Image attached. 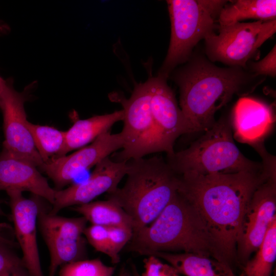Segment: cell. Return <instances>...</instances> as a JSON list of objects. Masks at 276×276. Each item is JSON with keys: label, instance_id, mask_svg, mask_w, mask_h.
Here are the masks:
<instances>
[{"label": "cell", "instance_id": "12", "mask_svg": "<svg viewBox=\"0 0 276 276\" xmlns=\"http://www.w3.org/2000/svg\"><path fill=\"white\" fill-rule=\"evenodd\" d=\"M149 78L156 151L165 152L170 156L175 152L174 144L176 139L189 133L188 124L167 79L159 76Z\"/></svg>", "mask_w": 276, "mask_h": 276}, {"label": "cell", "instance_id": "2", "mask_svg": "<svg viewBox=\"0 0 276 276\" xmlns=\"http://www.w3.org/2000/svg\"><path fill=\"white\" fill-rule=\"evenodd\" d=\"M172 78L179 88L180 109L189 133L205 131L216 122L215 114L235 95L245 97L265 79L239 66L220 67L194 53Z\"/></svg>", "mask_w": 276, "mask_h": 276}, {"label": "cell", "instance_id": "32", "mask_svg": "<svg viewBox=\"0 0 276 276\" xmlns=\"http://www.w3.org/2000/svg\"><path fill=\"white\" fill-rule=\"evenodd\" d=\"M131 269L132 276H142L141 274L139 273L134 265H132Z\"/></svg>", "mask_w": 276, "mask_h": 276}, {"label": "cell", "instance_id": "11", "mask_svg": "<svg viewBox=\"0 0 276 276\" xmlns=\"http://www.w3.org/2000/svg\"><path fill=\"white\" fill-rule=\"evenodd\" d=\"M123 145L121 132L111 133L108 131L72 154L50 160L44 164L41 171L53 181L55 190H60L70 183L79 174L122 149Z\"/></svg>", "mask_w": 276, "mask_h": 276}, {"label": "cell", "instance_id": "16", "mask_svg": "<svg viewBox=\"0 0 276 276\" xmlns=\"http://www.w3.org/2000/svg\"><path fill=\"white\" fill-rule=\"evenodd\" d=\"M0 191L30 192L52 205L56 192L36 165L3 149L0 153Z\"/></svg>", "mask_w": 276, "mask_h": 276}, {"label": "cell", "instance_id": "13", "mask_svg": "<svg viewBox=\"0 0 276 276\" xmlns=\"http://www.w3.org/2000/svg\"><path fill=\"white\" fill-rule=\"evenodd\" d=\"M24 93L17 91L10 81L0 98L3 117V149L29 160L41 170L44 164L39 156L28 127Z\"/></svg>", "mask_w": 276, "mask_h": 276}, {"label": "cell", "instance_id": "6", "mask_svg": "<svg viewBox=\"0 0 276 276\" xmlns=\"http://www.w3.org/2000/svg\"><path fill=\"white\" fill-rule=\"evenodd\" d=\"M228 1H167L171 38L158 76L167 79L175 68L186 63L199 41L215 31L219 14Z\"/></svg>", "mask_w": 276, "mask_h": 276}, {"label": "cell", "instance_id": "33", "mask_svg": "<svg viewBox=\"0 0 276 276\" xmlns=\"http://www.w3.org/2000/svg\"><path fill=\"white\" fill-rule=\"evenodd\" d=\"M118 276H129V274L124 267L121 268Z\"/></svg>", "mask_w": 276, "mask_h": 276}, {"label": "cell", "instance_id": "34", "mask_svg": "<svg viewBox=\"0 0 276 276\" xmlns=\"http://www.w3.org/2000/svg\"><path fill=\"white\" fill-rule=\"evenodd\" d=\"M4 214L3 211H2L1 207V202H0V216ZM0 241H4V242H10L9 241L5 239L4 237L0 236Z\"/></svg>", "mask_w": 276, "mask_h": 276}, {"label": "cell", "instance_id": "14", "mask_svg": "<svg viewBox=\"0 0 276 276\" xmlns=\"http://www.w3.org/2000/svg\"><path fill=\"white\" fill-rule=\"evenodd\" d=\"M127 161L117 162L107 157L95 166L88 178L84 182L56 190L55 200L49 211L56 215L62 209L92 201L105 192L116 190L127 171Z\"/></svg>", "mask_w": 276, "mask_h": 276}, {"label": "cell", "instance_id": "30", "mask_svg": "<svg viewBox=\"0 0 276 276\" xmlns=\"http://www.w3.org/2000/svg\"><path fill=\"white\" fill-rule=\"evenodd\" d=\"M0 276H29L23 266H19L8 270L0 274Z\"/></svg>", "mask_w": 276, "mask_h": 276}, {"label": "cell", "instance_id": "26", "mask_svg": "<svg viewBox=\"0 0 276 276\" xmlns=\"http://www.w3.org/2000/svg\"><path fill=\"white\" fill-rule=\"evenodd\" d=\"M84 236L88 242L98 251L108 255V229L107 227L91 224L85 228Z\"/></svg>", "mask_w": 276, "mask_h": 276}, {"label": "cell", "instance_id": "19", "mask_svg": "<svg viewBox=\"0 0 276 276\" xmlns=\"http://www.w3.org/2000/svg\"><path fill=\"white\" fill-rule=\"evenodd\" d=\"M123 119L124 111L121 109L110 113L94 116L86 119L75 120L72 126L65 131L62 156L90 144Z\"/></svg>", "mask_w": 276, "mask_h": 276}, {"label": "cell", "instance_id": "28", "mask_svg": "<svg viewBox=\"0 0 276 276\" xmlns=\"http://www.w3.org/2000/svg\"><path fill=\"white\" fill-rule=\"evenodd\" d=\"M144 262L145 270L142 276H179L173 266L163 263L157 257L149 256Z\"/></svg>", "mask_w": 276, "mask_h": 276}, {"label": "cell", "instance_id": "31", "mask_svg": "<svg viewBox=\"0 0 276 276\" xmlns=\"http://www.w3.org/2000/svg\"><path fill=\"white\" fill-rule=\"evenodd\" d=\"M7 83V81L5 80L2 77L0 76V98L1 94L2 93V91L5 88V86L6 85Z\"/></svg>", "mask_w": 276, "mask_h": 276}, {"label": "cell", "instance_id": "1", "mask_svg": "<svg viewBox=\"0 0 276 276\" xmlns=\"http://www.w3.org/2000/svg\"><path fill=\"white\" fill-rule=\"evenodd\" d=\"M233 173L179 175L177 192L197 211L213 240L216 259L232 269L243 216L256 189L275 175V165Z\"/></svg>", "mask_w": 276, "mask_h": 276}, {"label": "cell", "instance_id": "18", "mask_svg": "<svg viewBox=\"0 0 276 276\" xmlns=\"http://www.w3.org/2000/svg\"><path fill=\"white\" fill-rule=\"evenodd\" d=\"M149 256L164 259L179 274L186 276H238L228 264L210 256L164 251L155 252Z\"/></svg>", "mask_w": 276, "mask_h": 276}, {"label": "cell", "instance_id": "8", "mask_svg": "<svg viewBox=\"0 0 276 276\" xmlns=\"http://www.w3.org/2000/svg\"><path fill=\"white\" fill-rule=\"evenodd\" d=\"M204 38L205 51L212 62L246 69V64L259 48L276 32V19L240 22L216 27Z\"/></svg>", "mask_w": 276, "mask_h": 276}, {"label": "cell", "instance_id": "7", "mask_svg": "<svg viewBox=\"0 0 276 276\" xmlns=\"http://www.w3.org/2000/svg\"><path fill=\"white\" fill-rule=\"evenodd\" d=\"M110 99L120 103L124 111V126L120 132L124 145L113 154L114 161H128L156 152L155 134L150 100V80L136 84L129 98L118 93L110 94Z\"/></svg>", "mask_w": 276, "mask_h": 276}, {"label": "cell", "instance_id": "22", "mask_svg": "<svg viewBox=\"0 0 276 276\" xmlns=\"http://www.w3.org/2000/svg\"><path fill=\"white\" fill-rule=\"evenodd\" d=\"M255 257L242 268L243 276H271L276 258V217L271 222Z\"/></svg>", "mask_w": 276, "mask_h": 276}, {"label": "cell", "instance_id": "27", "mask_svg": "<svg viewBox=\"0 0 276 276\" xmlns=\"http://www.w3.org/2000/svg\"><path fill=\"white\" fill-rule=\"evenodd\" d=\"M246 70L256 76L275 77L276 75L275 44L262 60L258 62L248 61Z\"/></svg>", "mask_w": 276, "mask_h": 276}, {"label": "cell", "instance_id": "3", "mask_svg": "<svg viewBox=\"0 0 276 276\" xmlns=\"http://www.w3.org/2000/svg\"><path fill=\"white\" fill-rule=\"evenodd\" d=\"M126 249L141 255L182 250L216 259L212 237L194 207L178 192L149 225L133 233Z\"/></svg>", "mask_w": 276, "mask_h": 276}, {"label": "cell", "instance_id": "25", "mask_svg": "<svg viewBox=\"0 0 276 276\" xmlns=\"http://www.w3.org/2000/svg\"><path fill=\"white\" fill-rule=\"evenodd\" d=\"M108 256L113 264L120 261L119 253L131 240L133 235L130 226L121 225L108 227Z\"/></svg>", "mask_w": 276, "mask_h": 276}, {"label": "cell", "instance_id": "21", "mask_svg": "<svg viewBox=\"0 0 276 276\" xmlns=\"http://www.w3.org/2000/svg\"><path fill=\"white\" fill-rule=\"evenodd\" d=\"M73 210L91 224L107 227L121 225L132 227L131 218L119 205L109 199L91 201L77 205Z\"/></svg>", "mask_w": 276, "mask_h": 276}, {"label": "cell", "instance_id": "5", "mask_svg": "<svg viewBox=\"0 0 276 276\" xmlns=\"http://www.w3.org/2000/svg\"><path fill=\"white\" fill-rule=\"evenodd\" d=\"M231 119L216 121L187 149L167 156V162L178 175L233 173L261 169L263 163L246 157L234 142Z\"/></svg>", "mask_w": 276, "mask_h": 276}, {"label": "cell", "instance_id": "15", "mask_svg": "<svg viewBox=\"0 0 276 276\" xmlns=\"http://www.w3.org/2000/svg\"><path fill=\"white\" fill-rule=\"evenodd\" d=\"M6 192L24 266L29 276H43L37 242V224L43 198L34 195L27 198L18 191Z\"/></svg>", "mask_w": 276, "mask_h": 276}, {"label": "cell", "instance_id": "4", "mask_svg": "<svg viewBox=\"0 0 276 276\" xmlns=\"http://www.w3.org/2000/svg\"><path fill=\"white\" fill-rule=\"evenodd\" d=\"M122 188L107 193L132 221L133 233L149 225L177 193L179 175L162 157L131 159Z\"/></svg>", "mask_w": 276, "mask_h": 276}, {"label": "cell", "instance_id": "23", "mask_svg": "<svg viewBox=\"0 0 276 276\" xmlns=\"http://www.w3.org/2000/svg\"><path fill=\"white\" fill-rule=\"evenodd\" d=\"M28 127L35 148L44 164L62 155L65 131L30 122H28Z\"/></svg>", "mask_w": 276, "mask_h": 276}, {"label": "cell", "instance_id": "17", "mask_svg": "<svg viewBox=\"0 0 276 276\" xmlns=\"http://www.w3.org/2000/svg\"><path fill=\"white\" fill-rule=\"evenodd\" d=\"M231 122L235 139L254 147L263 143L274 125L275 116L269 105L245 96L235 105Z\"/></svg>", "mask_w": 276, "mask_h": 276}, {"label": "cell", "instance_id": "29", "mask_svg": "<svg viewBox=\"0 0 276 276\" xmlns=\"http://www.w3.org/2000/svg\"><path fill=\"white\" fill-rule=\"evenodd\" d=\"M10 244L0 241V274L15 267L24 266L22 260L9 247Z\"/></svg>", "mask_w": 276, "mask_h": 276}, {"label": "cell", "instance_id": "9", "mask_svg": "<svg viewBox=\"0 0 276 276\" xmlns=\"http://www.w3.org/2000/svg\"><path fill=\"white\" fill-rule=\"evenodd\" d=\"M87 222L83 216L68 218L51 214L42 205L38 223L50 252L49 276H55L60 266L86 259L83 233Z\"/></svg>", "mask_w": 276, "mask_h": 276}, {"label": "cell", "instance_id": "20", "mask_svg": "<svg viewBox=\"0 0 276 276\" xmlns=\"http://www.w3.org/2000/svg\"><path fill=\"white\" fill-rule=\"evenodd\" d=\"M228 2L222 8L217 23L225 26L247 19L261 21L276 19L275 0H237Z\"/></svg>", "mask_w": 276, "mask_h": 276}, {"label": "cell", "instance_id": "10", "mask_svg": "<svg viewBox=\"0 0 276 276\" xmlns=\"http://www.w3.org/2000/svg\"><path fill=\"white\" fill-rule=\"evenodd\" d=\"M276 211L275 175L255 191L244 211L236 244L237 262L242 268L261 244Z\"/></svg>", "mask_w": 276, "mask_h": 276}, {"label": "cell", "instance_id": "24", "mask_svg": "<svg viewBox=\"0 0 276 276\" xmlns=\"http://www.w3.org/2000/svg\"><path fill=\"white\" fill-rule=\"evenodd\" d=\"M115 267L105 265L98 258L82 260L62 266L59 276H112Z\"/></svg>", "mask_w": 276, "mask_h": 276}]
</instances>
